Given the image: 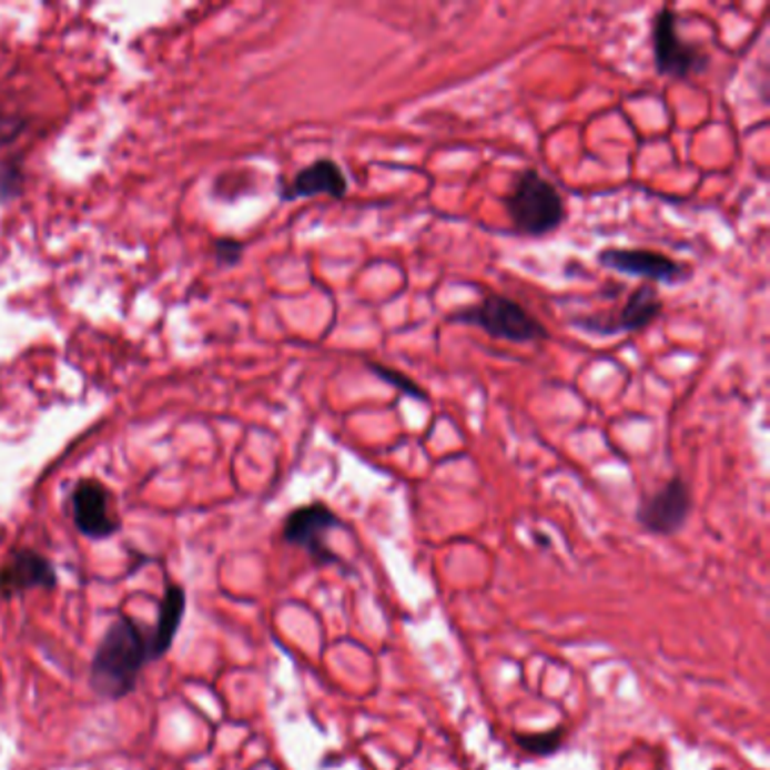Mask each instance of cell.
<instances>
[{
    "label": "cell",
    "instance_id": "15",
    "mask_svg": "<svg viewBox=\"0 0 770 770\" xmlns=\"http://www.w3.org/2000/svg\"><path fill=\"white\" fill-rule=\"evenodd\" d=\"M215 253H217V261L222 265H235L242 259V242L231 240V237H222L215 242Z\"/></svg>",
    "mask_w": 770,
    "mask_h": 770
},
{
    "label": "cell",
    "instance_id": "13",
    "mask_svg": "<svg viewBox=\"0 0 770 770\" xmlns=\"http://www.w3.org/2000/svg\"><path fill=\"white\" fill-rule=\"evenodd\" d=\"M366 366H368L371 373H375L382 382L392 384V387H396L401 394H405V396H409V398H414V401H421V403L429 401V394L421 387V384H416L409 375H405V373H401V371H396V368H392V366L377 364V362H368Z\"/></svg>",
    "mask_w": 770,
    "mask_h": 770
},
{
    "label": "cell",
    "instance_id": "14",
    "mask_svg": "<svg viewBox=\"0 0 770 770\" xmlns=\"http://www.w3.org/2000/svg\"><path fill=\"white\" fill-rule=\"evenodd\" d=\"M563 741V730H551V732H543V734H527V737H518V743L534 754H551L558 750Z\"/></svg>",
    "mask_w": 770,
    "mask_h": 770
},
{
    "label": "cell",
    "instance_id": "1",
    "mask_svg": "<svg viewBox=\"0 0 770 770\" xmlns=\"http://www.w3.org/2000/svg\"><path fill=\"white\" fill-rule=\"evenodd\" d=\"M150 660V641L143 628L130 617H120L109 626L95 649L91 662V687L98 696L111 700L130 696Z\"/></svg>",
    "mask_w": 770,
    "mask_h": 770
},
{
    "label": "cell",
    "instance_id": "2",
    "mask_svg": "<svg viewBox=\"0 0 770 770\" xmlns=\"http://www.w3.org/2000/svg\"><path fill=\"white\" fill-rule=\"evenodd\" d=\"M504 206L510 226L525 237H543L565 222V202L551 181L538 170H523L513 181Z\"/></svg>",
    "mask_w": 770,
    "mask_h": 770
},
{
    "label": "cell",
    "instance_id": "10",
    "mask_svg": "<svg viewBox=\"0 0 770 770\" xmlns=\"http://www.w3.org/2000/svg\"><path fill=\"white\" fill-rule=\"evenodd\" d=\"M316 195H328L344 200L348 195V176L335 159H316L312 165L298 170L292 181L281 188V200H307Z\"/></svg>",
    "mask_w": 770,
    "mask_h": 770
},
{
    "label": "cell",
    "instance_id": "4",
    "mask_svg": "<svg viewBox=\"0 0 770 770\" xmlns=\"http://www.w3.org/2000/svg\"><path fill=\"white\" fill-rule=\"evenodd\" d=\"M665 303L651 283H641L635 287L624 307L617 314H586V316H571L569 324L584 333L597 335V337H615L624 333H641L647 331L654 321L662 314Z\"/></svg>",
    "mask_w": 770,
    "mask_h": 770
},
{
    "label": "cell",
    "instance_id": "3",
    "mask_svg": "<svg viewBox=\"0 0 770 770\" xmlns=\"http://www.w3.org/2000/svg\"><path fill=\"white\" fill-rule=\"evenodd\" d=\"M447 321L479 328L488 337L510 344H531L549 337L540 318L504 294H486L482 301L447 314Z\"/></svg>",
    "mask_w": 770,
    "mask_h": 770
},
{
    "label": "cell",
    "instance_id": "11",
    "mask_svg": "<svg viewBox=\"0 0 770 770\" xmlns=\"http://www.w3.org/2000/svg\"><path fill=\"white\" fill-rule=\"evenodd\" d=\"M57 586V574L52 563L34 549H19L0 567V595L12 599L30 590H52Z\"/></svg>",
    "mask_w": 770,
    "mask_h": 770
},
{
    "label": "cell",
    "instance_id": "5",
    "mask_svg": "<svg viewBox=\"0 0 770 770\" xmlns=\"http://www.w3.org/2000/svg\"><path fill=\"white\" fill-rule=\"evenodd\" d=\"M678 17L671 8H660L654 19V61L658 75L671 80H687L693 73H702L710 67V54L700 45L678 37Z\"/></svg>",
    "mask_w": 770,
    "mask_h": 770
},
{
    "label": "cell",
    "instance_id": "6",
    "mask_svg": "<svg viewBox=\"0 0 770 770\" xmlns=\"http://www.w3.org/2000/svg\"><path fill=\"white\" fill-rule=\"evenodd\" d=\"M337 527H342L337 513L324 501H312L285 518L283 540L307 551L316 565H331L337 563V554L328 547V534Z\"/></svg>",
    "mask_w": 770,
    "mask_h": 770
},
{
    "label": "cell",
    "instance_id": "7",
    "mask_svg": "<svg viewBox=\"0 0 770 770\" xmlns=\"http://www.w3.org/2000/svg\"><path fill=\"white\" fill-rule=\"evenodd\" d=\"M599 265L606 270L628 274L635 278H645L647 283H667L676 285L691 278L687 265L669 259L665 253L647 251V249H626V246H608L597 255Z\"/></svg>",
    "mask_w": 770,
    "mask_h": 770
},
{
    "label": "cell",
    "instance_id": "12",
    "mask_svg": "<svg viewBox=\"0 0 770 770\" xmlns=\"http://www.w3.org/2000/svg\"><path fill=\"white\" fill-rule=\"evenodd\" d=\"M185 612V592L179 586H168L161 608H159V619H156V628L150 641V654L152 660H159L161 656H165L172 649V641L179 632L181 619Z\"/></svg>",
    "mask_w": 770,
    "mask_h": 770
},
{
    "label": "cell",
    "instance_id": "8",
    "mask_svg": "<svg viewBox=\"0 0 770 770\" xmlns=\"http://www.w3.org/2000/svg\"><path fill=\"white\" fill-rule=\"evenodd\" d=\"M689 510H691V490L682 477H673L654 495L639 501L637 523L649 534L673 536L685 527Z\"/></svg>",
    "mask_w": 770,
    "mask_h": 770
},
{
    "label": "cell",
    "instance_id": "9",
    "mask_svg": "<svg viewBox=\"0 0 770 770\" xmlns=\"http://www.w3.org/2000/svg\"><path fill=\"white\" fill-rule=\"evenodd\" d=\"M111 495L98 479H82L73 493V520L80 534L102 540L120 529V520L113 516Z\"/></svg>",
    "mask_w": 770,
    "mask_h": 770
}]
</instances>
